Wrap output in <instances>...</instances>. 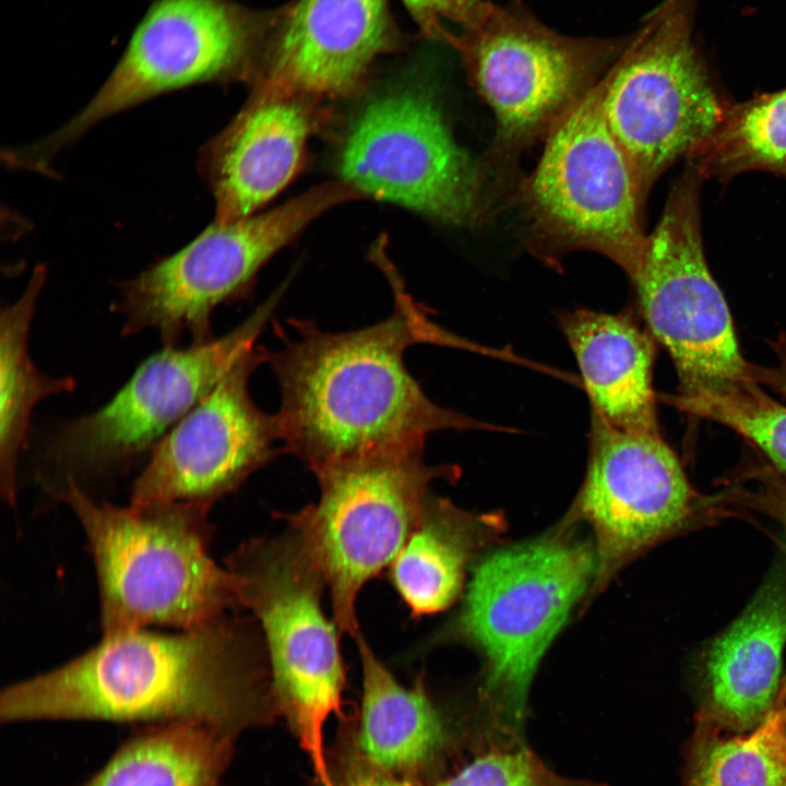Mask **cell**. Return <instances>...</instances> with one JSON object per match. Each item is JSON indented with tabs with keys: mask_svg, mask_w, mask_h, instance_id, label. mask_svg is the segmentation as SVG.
I'll use <instances>...</instances> for the list:
<instances>
[{
	"mask_svg": "<svg viewBox=\"0 0 786 786\" xmlns=\"http://www.w3.org/2000/svg\"><path fill=\"white\" fill-rule=\"evenodd\" d=\"M373 257L394 293L386 319L346 332L291 320L290 333L276 324L279 347L264 348L279 386V441L313 474L382 451L424 449L438 430L479 427L433 403L404 362L406 349L418 343L473 346L430 321L382 245Z\"/></svg>",
	"mask_w": 786,
	"mask_h": 786,
	"instance_id": "1",
	"label": "cell"
},
{
	"mask_svg": "<svg viewBox=\"0 0 786 786\" xmlns=\"http://www.w3.org/2000/svg\"><path fill=\"white\" fill-rule=\"evenodd\" d=\"M276 715L260 627L237 612L175 633L105 634L80 656L0 695L2 723L198 722L236 737Z\"/></svg>",
	"mask_w": 786,
	"mask_h": 786,
	"instance_id": "2",
	"label": "cell"
},
{
	"mask_svg": "<svg viewBox=\"0 0 786 786\" xmlns=\"http://www.w3.org/2000/svg\"><path fill=\"white\" fill-rule=\"evenodd\" d=\"M52 497L86 536L103 634L148 627L188 630L243 609L238 581L210 555L212 507L200 502L96 501L73 477Z\"/></svg>",
	"mask_w": 786,
	"mask_h": 786,
	"instance_id": "3",
	"label": "cell"
},
{
	"mask_svg": "<svg viewBox=\"0 0 786 786\" xmlns=\"http://www.w3.org/2000/svg\"><path fill=\"white\" fill-rule=\"evenodd\" d=\"M595 575V550L561 532L497 550L475 565L444 636L481 654L485 700L511 734L522 728L541 656Z\"/></svg>",
	"mask_w": 786,
	"mask_h": 786,
	"instance_id": "4",
	"label": "cell"
},
{
	"mask_svg": "<svg viewBox=\"0 0 786 786\" xmlns=\"http://www.w3.org/2000/svg\"><path fill=\"white\" fill-rule=\"evenodd\" d=\"M243 609L258 622L267 655L272 694L306 752L319 786H333L324 727L345 719L346 667L340 631L322 607L325 582L298 534L242 543L226 559Z\"/></svg>",
	"mask_w": 786,
	"mask_h": 786,
	"instance_id": "5",
	"label": "cell"
},
{
	"mask_svg": "<svg viewBox=\"0 0 786 786\" xmlns=\"http://www.w3.org/2000/svg\"><path fill=\"white\" fill-rule=\"evenodd\" d=\"M455 466L428 465L424 449L390 450L314 473L320 496L294 513H276L295 531L330 595L340 633L359 632L361 588L389 568L418 521L436 479Z\"/></svg>",
	"mask_w": 786,
	"mask_h": 786,
	"instance_id": "6",
	"label": "cell"
},
{
	"mask_svg": "<svg viewBox=\"0 0 786 786\" xmlns=\"http://www.w3.org/2000/svg\"><path fill=\"white\" fill-rule=\"evenodd\" d=\"M361 199L338 180L315 186L282 205L233 222H213L181 250L119 284L112 310L123 336L154 330L164 346L215 338L212 313L241 296L259 269L326 211Z\"/></svg>",
	"mask_w": 786,
	"mask_h": 786,
	"instance_id": "7",
	"label": "cell"
},
{
	"mask_svg": "<svg viewBox=\"0 0 786 786\" xmlns=\"http://www.w3.org/2000/svg\"><path fill=\"white\" fill-rule=\"evenodd\" d=\"M691 2L666 0L653 11L594 84L643 200L664 170L716 129L729 105L692 45Z\"/></svg>",
	"mask_w": 786,
	"mask_h": 786,
	"instance_id": "8",
	"label": "cell"
},
{
	"mask_svg": "<svg viewBox=\"0 0 786 786\" xmlns=\"http://www.w3.org/2000/svg\"><path fill=\"white\" fill-rule=\"evenodd\" d=\"M702 179L689 165L675 183L630 276L648 330L669 354L683 396L753 381L751 362L740 352L728 305L704 257Z\"/></svg>",
	"mask_w": 786,
	"mask_h": 786,
	"instance_id": "9",
	"label": "cell"
},
{
	"mask_svg": "<svg viewBox=\"0 0 786 786\" xmlns=\"http://www.w3.org/2000/svg\"><path fill=\"white\" fill-rule=\"evenodd\" d=\"M258 22L230 0H154L114 70L82 110L26 148L46 168L61 148L120 111L165 93L249 71Z\"/></svg>",
	"mask_w": 786,
	"mask_h": 786,
	"instance_id": "10",
	"label": "cell"
},
{
	"mask_svg": "<svg viewBox=\"0 0 786 786\" xmlns=\"http://www.w3.org/2000/svg\"><path fill=\"white\" fill-rule=\"evenodd\" d=\"M526 200L551 240L609 258L631 276L646 238L632 166L609 131L593 85L550 128Z\"/></svg>",
	"mask_w": 786,
	"mask_h": 786,
	"instance_id": "11",
	"label": "cell"
},
{
	"mask_svg": "<svg viewBox=\"0 0 786 786\" xmlns=\"http://www.w3.org/2000/svg\"><path fill=\"white\" fill-rule=\"evenodd\" d=\"M281 295L277 290L218 338L187 348L164 346L139 366L105 406L63 422L47 450L53 467L63 472L61 483L67 477L78 481L105 475L152 450L254 348Z\"/></svg>",
	"mask_w": 786,
	"mask_h": 786,
	"instance_id": "12",
	"label": "cell"
},
{
	"mask_svg": "<svg viewBox=\"0 0 786 786\" xmlns=\"http://www.w3.org/2000/svg\"><path fill=\"white\" fill-rule=\"evenodd\" d=\"M627 41L565 36L517 1L508 5L489 1L483 17L450 45L493 110L500 134L515 141L550 129Z\"/></svg>",
	"mask_w": 786,
	"mask_h": 786,
	"instance_id": "13",
	"label": "cell"
},
{
	"mask_svg": "<svg viewBox=\"0 0 786 786\" xmlns=\"http://www.w3.org/2000/svg\"><path fill=\"white\" fill-rule=\"evenodd\" d=\"M341 180L372 196L451 224L474 218L475 167L453 139L434 98L414 84L371 99L344 139Z\"/></svg>",
	"mask_w": 786,
	"mask_h": 786,
	"instance_id": "14",
	"label": "cell"
},
{
	"mask_svg": "<svg viewBox=\"0 0 786 786\" xmlns=\"http://www.w3.org/2000/svg\"><path fill=\"white\" fill-rule=\"evenodd\" d=\"M698 504L659 431L620 429L593 413L588 465L572 514L595 535L593 587L602 590L631 559L679 528Z\"/></svg>",
	"mask_w": 786,
	"mask_h": 786,
	"instance_id": "15",
	"label": "cell"
},
{
	"mask_svg": "<svg viewBox=\"0 0 786 786\" xmlns=\"http://www.w3.org/2000/svg\"><path fill=\"white\" fill-rule=\"evenodd\" d=\"M265 364L254 347L151 450L132 485L130 502H200L213 507L277 453L274 415L249 393L252 372Z\"/></svg>",
	"mask_w": 786,
	"mask_h": 786,
	"instance_id": "16",
	"label": "cell"
},
{
	"mask_svg": "<svg viewBox=\"0 0 786 786\" xmlns=\"http://www.w3.org/2000/svg\"><path fill=\"white\" fill-rule=\"evenodd\" d=\"M393 44L386 0H298L254 92L302 98L348 94Z\"/></svg>",
	"mask_w": 786,
	"mask_h": 786,
	"instance_id": "17",
	"label": "cell"
},
{
	"mask_svg": "<svg viewBox=\"0 0 786 786\" xmlns=\"http://www.w3.org/2000/svg\"><path fill=\"white\" fill-rule=\"evenodd\" d=\"M313 123L302 97L254 92L200 153V174L215 203L214 222L252 216L282 191L302 164Z\"/></svg>",
	"mask_w": 786,
	"mask_h": 786,
	"instance_id": "18",
	"label": "cell"
},
{
	"mask_svg": "<svg viewBox=\"0 0 786 786\" xmlns=\"http://www.w3.org/2000/svg\"><path fill=\"white\" fill-rule=\"evenodd\" d=\"M562 329L593 413L620 429L658 431L652 390V334L627 314L591 310L568 313Z\"/></svg>",
	"mask_w": 786,
	"mask_h": 786,
	"instance_id": "19",
	"label": "cell"
},
{
	"mask_svg": "<svg viewBox=\"0 0 786 786\" xmlns=\"http://www.w3.org/2000/svg\"><path fill=\"white\" fill-rule=\"evenodd\" d=\"M785 644L786 586L765 585L707 651V692L718 719L748 729L771 713Z\"/></svg>",
	"mask_w": 786,
	"mask_h": 786,
	"instance_id": "20",
	"label": "cell"
},
{
	"mask_svg": "<svg viewBox=\"0 0 786 786\" xmlns=\"http://www.w3.org/2000/svg\"><path fill=\"white\" fill-rule=\"evenodd\" d=\"M362 671L360 711L353 737L360 755L376 769L414 778L427 770L448 742L440 710L422 675L401 684L360 633L354 638Z\"/></svg>",
	"mask_w": 786,
	"mask_h": 786,
	"instance_id": "21",
	"label": "cell"
},
{
	"mask_svg": "<svg viewBox=\"0 0 786 786\" xmlns=\"http://www.w3.org/2000/svg\"><path fill=\"white\" fill-rule=\"evenodd\" d=\"M498 515H478L429 495L388 576L413 618L450 607L472 559L498 533Z\"/></svg>",
	"mask_w": 786,
	"mask_h": 786,
	"instance_id": "22",
	"label": "cell"
},
{
	"mask_svg": "<svg viewBox=\"0 0 786 786\" xmlns=\"http://www.w3.org/2000/svg\"><path fill=\"white\" fill-rule=\"evenodd\" d=\"M235 738L198 722L148 725L83 786H221Z\"/></svg>",
	"mask_w": 786,
	"mask_h": 786,
	"instance_id": "23",
	"label": "cell"
},
{
	"mask_svg": "<svg viewBox=\"0 0 786 786\" xmlns=\"http://www.w3.org/2000/svg\"><path fill=\"white\" fill-rule=\"evenodd\" d=\"M46 270L38 266L21 297L0 314V488L2 499L15 507L17 461L36 404L50 395L71 392V377L41 373L28 353V333Z\"/></svg>",
	"mask_w": 786,
	"mask_h": 786,
	"instance_id": "24",
	"label": "cell"
},
{
	"mask_svg": "<svg viewBox=\"0 0 786 786\" xmlns=\"http://www.w3.org/2000/svg\"><path fill=\"white\" fill-rule=\"evenodd\" d=\"M687 157L703 179L724 181L749 170L786 179V88L729 104L716 129Z\"/></svg>",
	"mask_w": 786,
	"mask_h": 786,
	"instance_id": "25",
	"label": "cell"
},
{
	"mask_svg": "<svg viewBox=\"0 0 786 786\" xmlns=\"http://www.w3.org/2000/svg\"><path fill=\"white\" fill-rule=\"evenodd\" d=\"M688 786H786V707L747 736L703 742Z\"/></svg>",
	"mask_w": 786,
	"mask_h": 786,
	"instance_id": "26",
	"label": "cell"
},
{
	"mask_svg": "<svg viewBox=\"0 0 786 786\" xmlns=\"http://www.w3.org/2000/svg\"><path fill=\"white\" fill-rule=\"evenodd\" d=\"M668 402L681 412L734 430L760 449L786 478V406L759 383L745 381L719 392L677 394Z\"/></svg>",
	"mask_w": 786,
	"mask_h": 786,
	"instance_id": "27",
	"label": "cell"
},
{
	"mask_svg": "<svg viewBox=\"0 0 786 786\" xmlns=\"http://www.w3.org/2000/svg\"><path fill=\"white\" fill-rule=\"evenodd\" d=\"M436 786H606L561 776L525 747L490 751L475 758Z\"/></svg>",
	"mask_w": 786,
	"mask_h": 786,
	"instance_id": "28",
	"label": "cell"
},
{
	"mask_svg": "<svg viewBox=\"0 0 786 786\" xmlns=\"http://www.w3.org/2000/svg\"><path fill=\"white\" fill-rule=\"evenodd\" d=\"M421 31L450 44L452 38L475 25L485 14V0H402Z\"/></svg>",
	"mask_w": 786,
	"mask_h": 786,
	"instance_id": "29",
	"label": "cell"
},
{
	"mask_svg": "<svg viewBox=\"0 0 786 786\" xmlns=\"http://www.w3.org/2000/svg\"><path fill=\"white\" fill-rule=\"evenodd\" d=\"M330 770L333 786H421L414 778L392 775L370 765L356 748L350 725L342 731Z\"/></svg>",
	"mask_w": 786,
	"mask_h": 786,
	"instance_id": "30",
	"label": "cell"
},
{
	"mask_svg": "<svg viewBox=\"0 0 786 786\" xmlns=\"http://www.w3.org/2000/svg\"><path fill=\"white\" fill-rule=\"evenodd\" d=\"M767 344L775 357L774 362L766 367L751 362V379L786 396V333H779Z\"/></svg>",
	"mask_w": 786,
	"mask_h": 786,
	"instance_id": "31",
	"label": "cell"
},
{
	"mask_svg": "<svg viewBox=\"0 0 786 786\" xmlns=\"http://www.w3.org/2000/svg\"><path fill=\"white\" fill-rule=\"evenodd\" d=\"M759 507L761 512L776 520L786 528V479L776 477L763 489Z\"/></svg>",
	"mask_w": 786,
	"mask_h": 786,
	"instance_id": "32",
	"label": "cell"
}]
</instances>
